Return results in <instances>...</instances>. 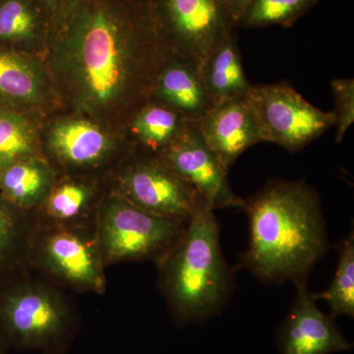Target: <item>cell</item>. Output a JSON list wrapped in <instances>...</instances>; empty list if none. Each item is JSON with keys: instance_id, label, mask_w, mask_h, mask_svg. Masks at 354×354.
Masks as SVG:
<instances>
[{"instance_id": "obj_19", "label": "cell", "mask_w": 354, "mask_h": 354, "mask_svg": "<svg viewBox=\"0 0 354 354\" xmlns=\"http://www.w3.org/2000/svg\"><path fill=\"white\" fill-rule=\"evenodd\" d=\"M314 299L324 300L330 306V316H354V235H348L339 245V264L332 285L320 293H312Z\"/></svg>"}, {"instance_id": "obj_26", "label": "cell", "mask_w": 354, "mask_h": 354, "mask_svg": "<svg viewBox=\"0 0 354 354\" xmlns=\"http://www.w3.org/2000/svg\"><path fill=\"white\" fill-rule=\"evenodd\" d=\"M223 1L227 4L230 12L234 16L235 22H237V20L239 19L244 9L248 6L251 0H223Z\"/></svg>"}, {"instance_id": "obj_21", "label": "cell", "mask_w": 354, "mask_h": 354, "mask_svg": "<svg viewBox=\"0 0 354 354\" xmlns=\"http://www.w3.org/2000/svg\"><path fill=\"white\" fill-rule=\"evenodd\" d=\"M35 135L24 116L0 108V171L9 165L31 158Z\"/></svg>"}, {"instance_id": "obj_24", "label": "cell", "mask_w": 354, "mask_h": 354, "mask_svg": "<svg viewBox=\"0 0 354 354\" xmlns=\"http://www.w3.org/2000/svg\"><path fill=\"white\" fill-rule=\"evenodd\" d=\"M335 100V143L339 144L354 122V80L351 78L330 81Z\"/></svg>"}, {"instance_id": "obj_23", "label": "cell", "mask_w": 354, "mask_h": 354, "mask_svg": "<svg viewBox=\"0 0 354 354\" xmlns=\"http://www.w3.org/2000/svg\"><path fill=\"white\" fill-rule=\"evenodd\" d=\"M92 196L84 184H62L50 193L46 201V213L57 223H66L80 216Z\"/></svg>"}, {"instance_id": "obj_12", "label": "cell", "mask_w": 354, "mask_h": 354, "mask_svg": "<svg viewBox=\"0 0 354 354\" xmlns=\"http://www.w3.org/2000/svg\"><path fill=\"white\" fill-rule=\"evenodd\" d=\"M197 127L206 145L227 171L246 150L263 142L249 94L212 106Z\"/></svg>"}, {"instance_id": "obj_4", "label": "cell", "mask_w": 354, "mask_h": 354, "mask_svg": "<svg viewBox=\"0 0 354 354\" xmlns=\"http://www.w3.org/2000/svg\"><path fill=\"white\" fill-rule=\"evenodd\" d=\"M72 323L66 304L46 286L23 283L0 290V330L8 346L57 349L71 335Z\"/></svg>"}, {"instance_id": "obj_22", "label": "cell", "mask_w": 354, "mask_h": 354, "mask_svg": "<svg viewBox=\"0 0 354 354\" xmlns=\"http://www.w3.org/2000/svg\"><path fill=\"white\" fill-rule=\"evenodd\" d=\"M39 16L30 0L0 1V41L20 43L38 35Z\"/></svg>"}, {"instance_id": "obj_17", "label": "cell", "mask_w": 354, "mask_h": 354, "mask_svg": "<svg viewBox=\"0 0 354 354\" xmlns=\"http://www.w3.org/2000/svg\"><path fill=\"white\" fill-rule=\"evenodd\" d=\"M50 181L46 165L24 158L0 171V198L15 209L32 208L46 196Z\"/></svg>"}, {"instance_id": "obj_7", "label": "cell", "mask_w": 354, "mask_h": 354, "mask_svg": "<svg viewBox=\"0 0 354 354\" xmlns=\"http://www.w3.org/2000/svg\"><path fill=\"white\" fill-rule=\"evenodd\" d=\"M249 99L263 142L297 152L335 125L333 111L310 104L288 84L252 85Z\"/></svg>"}, {"instance_id": "obj_25", "label": "cell", "mask_w": 354, "mask_h": 354, "mask_svg": "<svg viewBox=\"0 0 354 354\" xmlns=\"http://www.w3.org/2000/svg\"><path fill=\"white\" fill-rule=\"evenodd\" d=\"M20 237V220L15 208L0 199V274L9 267Z\"/></svg>"}, {"instance_id": "obj_8", "label": "cell", "mask_w": 354, "mask_h": 354, "mask_svg": "<svg viewBox=\"0 0 354 354\" xmlns=\"http://www.w3.org/2000/svg\"><path fill=\"white\" fill-rule=\"evenodd\" d=\"M121 195L149 213L188 223L206 208L196 191L160 158H143L128 167L120 179Z\"/></svg>"}, {"instance_id": "obj_3", "label": "cell", "mask_w": 354, "mask_h": 354, "mask_svg": "<svg viewBox=\"0 0 354 354\" xmlns=\"http://www.w3.org/2000/svg\"><path fill=\"white\" fill-rule=\"evenodd\" d=\"M160 285L179 325L218 315L232 290V270L223 257L214 211L200 209L178 241L160 258Z\"/></svg>"}, {"instance_id": "obj_13", "label": "cell", "mask_w": 354, "mask_h": 354, "mask_svg": "<svg viewBox=\"0 0 354 354\" xmlns=\"http://www.w3.org/2000/svg\"><path fill=\"white\" fill-rule=\"evenodd\" d=\"M149 99L169 106L189 122H199L212 108L198 65L174 53L158 70Z\"/></svg>"}, {"instance_id": "obj_5", "label": "cell", "mask_w": 354, "mask_h": 354, "mask_svg": "<svg viewBox=\"0 0 354 354\" xmlns=\"http://www.w3.org/2000/svg\"><path fill=\"white\" fill-rule=\"evenodd\" d=\"M188 223L153 215L115 195L101 209L97 244L106 262L162 258Z\"/></svg>"}, {"instance_id": "obj_29", "label": "cell", "mask_w": 354, "mask_h": 354, "mask_svg": "<svg viewBox=\"0 0 354 354\" xmlns=\"http://www.w3.org/2000/svg\"><path fill=\"white\" fill-rule=\"evenodd\" d=\"M132 1L139 4H148L149 0H132Z\"/></svg>"}, {"instance_id": "obj_9", "label": "cell", "mask_w": 354, "mask_h": 354, "mask_svg": "<svg viewBox=\"0 0 354 354\" xmlns=\"http://www.w3.org/2000/svg\"><path fill=\"white\" fill-rule=\"evenodd\" d=\"M158 158L196 191L207 209L244 208L245 201L230 187L227 169L205 143L197 123Z\"/></svg>"}, {"instance_id": "obj_20", "label": "cell", "mask_w": 354, "mask_h": 354, "mask_svg": "<svg viewBox=\"0 0 354 354\" xmlns=\"http://www.w3.org/2000/svg\"><path fill=\"white\" fill-rule=\"evenodd\" d=\"M318 0H251L245 7L236 26L263 28L279 25L290 27Z\"/></svg>"}, {"instance_id": "obj_10", "label": "cell", "mask_w": 354, "mask_h": 354, "mask_svg": "<svg viewBox=\"0 0 354 354\" xmlns=\"http://www.w3.org/2000/svg\"><path fill=\"white\" fill-rule=\"evenodd\" d=\"M297 295L277 333L281 354H330L353 349L335 318L323 313L307 288L306 279L295 281Z\"/></svg>"}, {"instance_id": "obj_1", "label": "cell", "mask_w": 354, "mask_h": 354, "mask_svg": "<svg viewBox=\"0 0 354 354\" xmlns=\"http://www.w3.org/2000/svg\"><path fill=\"white\" fill-rule=\"evenodd\" d=\"M65 76L84 106L145 104L171 51L148 4L69 0L53 14Z\"/></svg>"}, {"instance_id": "obj_28", "label": "cell", "mask_w": 354, "mask_h": 354, "mask_svg": "<svg viewBox=\"0 0 354 354\" xmlns=\"http://www.w3.org/2000/svg\"><path fill=\"white\" fill-rule=\"evenodd\" d=\"M7 349H8V344H7L1 330H0V354H8L7 353Z\"/></svg>"}, {"instance_id": "obj_16", "label": "cell", "mask_w": 354, "mask_h": 354, "mask_svg": "<svg viewBox=\"0 0 354 354\" xmlns=\"http://www.w3.org/2000/svg\"><path fill=\"white\" fill-rule=\"evenodd\" d=\"M138 109L131 122L133 135L148 152L157 157L174 145L193 123L153 100L149 99Z\"/></svg>"}, {"instance_id": "obj_6", "label": "cell", "mask_w": 354, "mask_h": 354, "mask_svg": "<svg viewBox=\"0 0 354 354\" xmlns=\"http://www.w3.org/2000/svg\"><path fill=\"white\" fill-rule=\"evenodd\" d=\"M148 6L169 50L199 69L236 27L223 0H149Z\"/></svg>"}, {"instance_id": "obj_27", "label": "cell", "mask_w": 354, "mask_h": 354, "mask_svg": "<svg viewBox=\"0 0 354 354\" xmlns=\"http://www.w3.org/2000/svg\"><path fill=\"white\" fill-rule=\"evenodd\" d=\"M41 1L48 10L55 14L60 7L64 6L69 0H41Z\"/></svg>"}, {"instance_id": "obj_11", "label": "cell", "mask_w": 354, "mask_h": 354, "mask_svg": "<svg viewBox=\"0 0 354 354\" xmlns=\"http://www.w3.org/2000/svg\"><path fill=\"white\" fill-rule=\"evenodd\" d=\"M39 255L46 269L64 283L81 290H104V260L97 241L74 230L57 228L44 235Z\"/></svg>"}, {"instance_id": "obj_2", "label": "cell", "mask_w": 354, "mask_h": 354, "mask_svg": "<svg viewBox=\"0 0 354 354\" xmlns=\"http://www.w3.org/2000/svg\"><path fill=\"white\" fill-rule=\"evenodd\" d=\"M250 241L242 265L266 283L306 279L327 252L320 198L304 181H270L244 208Z\"/></svg>"}, {"instance_id": "obj_14", "label": "cell", "mask_w": 354, "mask_h": 354, "mask_svg": "<svg viewBox=\"0 0 354 354\" xmlns=\"http://www.w3.org/2000/svg\"><path fill=\"white\" fill-rule=\"evenodd\" d=\"M200 72L212 106L244 97L252 88L234 32L214 48Z\"/></svg>"}, {"instance_id": "obj_18", "label": "cell", "mask_w": 354, "mask_h": 354, "mask_svg": "<svg viewBox=\"0 0 354 354\" xmlns=\"http://www.w3.org/2000/svg\"><path fill=\"white\" fill-rule=\"evenodd\" d=\"M41 79L25 58L0 50V97L17 104L38 101Z\"/></svg>"}, {"instance_id": "obj_15", "label": "cell", "mask_w": 354, "mask_h": 354, "mask_svg": "<svg viewBox=\"0 0 354 354\" xmlns=\"http://www.w3.org/2000/svg\"><path fill=\"white\" fill-rule=\"evenodd\" d=\"M50 146L62 162L76 167H88L106 157L111 144L106 135L94 123L64 120L51 130Z\"/></svg>"}]
</instances>
